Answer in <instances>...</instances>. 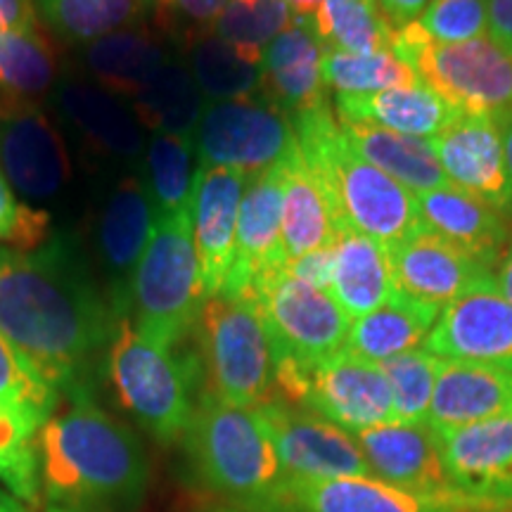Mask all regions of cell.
<instances>
[{
	"label": "cell",
	"mask_w": 512,
	"mask_h": 512,
	"mask_svg": "<svg viewBox=\"0 0 512 512\" xmlns=\"http://www.w3.org/2000/svg\"><path fill=\"white\" fill-rule=\"evenodd\" d=\"M496 285H498V290L503 292V297L512 304V242H510L508 254L503 256L501 271H498V275H496Z\"/></svg>",
	"instance_id": "f907efd6"
},
{
	"label": "cell",
	"mask_w": 512,
	"mask_h": 512,
	"mask_svg": "<svg viewBox=\"0 0 512 512\" xmlns=\"http://www.w3.org/2000/svg\"><path fill=\"white\" fill-rule=\"evenodd\" d=\"M294 19L285 0H228L211 31L233 46L264 55L268 43L290 29Z\"/></svg>",
	"instance_id": "ab89813d"
},
{
	"label": "cell",
	"mask_w": 512,
	"mask_h": 512,
	"mask_svg": "<svg viewBox=\"0 0 512 512\" xmlns=\"http://www.w3.org/2000/svg\"><path fill=\"white\" fill-rule=\"evenodd\" d=\"M498 126H501L503 136V147H505V164H508V176H510V188H512V112L505 114V117L496 119Z\"/></svg>",
	"instance_id": "816d5d0a"
},
{
	"label": "cell",
	"mask_w": 512,
	"mask_h": 512,
	"mask_svg": "<svg viewBox=\"0 0 512 512\" xmlns=\"http://www.w3.org/2000/svg\"><path fill=\"white\" fill-rule=\"evenodd\" d=\"M441 358L425 349H413L406 354L380 363L387 375L394 399L396 422H427V411L437 382Z\"/></svg>",
	"instance_id": "60d3db41"
},
{
	"label": "cell",
	"mask_w": 512,
	"mask_h": 512,
	"mask_svg": "<svg viewBox=\"0 0 512 512\" xmlns=\"http://www.w3.org/2000/svg\"><path fill=\"white\" fill-rule=\"evenodd\" d=\"M57 396L60 392L50 387L8 339L0 335V403L24 415L41 430L55 413Z\"/></svg>",
	"instance_id": "b9f144b4"
},
{
	"label": "cell",
	"mask_w": 512,
	"mask_h": 512,
	"mask_svg": "<svg viewBox=\"0 0 512 512\" xmlns=\"http://www.w3.org/2000/svg\"><path fill=\"white\" fill-rule=\"evenodd\" d=\"M430 0H377V5L382 8V15L394 24V27H403V24H411L422 15V10L427 8Z\"/></svg>",
	"instance_id": "681fc988"
},
{
	"label": "cell",
	"mask_w": 512,
	"mask_h": 512,
	"mask_svg": "<svg viewBox=\"0 0 512 512\" xmlns=\"http://www.w3.org/2000/svg\"><path fill=\"white\" fill-rule=\"evenodd\" d=\"M354 437L373 477L415 496L465 501L448 484L439 434L427 422H389L356 432Z\"/></svg>",
	"instance_id": "d6986e66"
},
{
	"label": "cell",
	"mask_w": 512,
	"mask_h": 512,
	"mask_svg": "<svg viewBox=\"0 0 512 512\" xmlns=\"http://www.w3.org/2000/svg\"><path fill=\"white\" fill-rule=\"evenodd\" d=\"M117 320L72 238L34 252L0 245V335L57 392L81 387Z\"/></svg>",
	"instance_id": "6da1fadb"
},
{
	"label": "cell",
	"mask_w": 512,
	"mask_h": 512,
	"mask_svg": "<svg viewBox=\"0 0 512 512\" xmlns=\"http://www.w3.org/2000/svg\"><path fill=\"white\" fill-rule=\"evenodd\" d=\"M183 441L202 484L235 510L261 512L283 482L273 441L254 408L230 406L202 389Z\"/></svg>",
	"instance_id": "277c9868"
},
{
	"label": "cell",
	"mask_w": 512,
	"mask_h": 512,
	"mask_svg": "<svg viewBox=\"0 0 512 512\" xmlns=\"http://www.w3.org/2000/svg\"><path fill=\"white\" fill-rule=\"evenodd\" d=\"M335 112L347 124H368L413 138H434L460 114L422 81L366 95H337Z\"/></svg>",
	"instance_id": "83f0119b"
},
{
	"label": "cell",
	"mask_w": 512,
	"mask_h": 512,
	"mask_svg": "<svg viewBox=\"0 0 512 512\" xmlns=\"http://www.w3.org/2000/svg\"><path fill=\"white\" fill-rule=\"evenodd\" d=\"M415 197H418L422 223L432 233L465 249L489 268L501 259L510 240V230L496 207L453 185L418 192Z\"/></svg>",
	"instance_id": "4316f807"
},
{
	"label": "cell",
	"mask_w": 512,
	"mask_h": 512,
	"mask_svg": "<svg viewBox=\"0 0 512 512\" xmlns=\"http://www.w3.org/2000/svg\"><path fill=\"white\" fill-rule=\"evenodd\" d=\"M323 55L325 46L313 31L311 19H294L292 27L273 38L264 50L261 98L290 119L323 107Z\"/></svg>",
	"instance_id": "cb8c5ba5"
},
{
	"label": "cell",
	"mask_w": 512,
	"mask_h": 512,
	"mask_svg": "<svg viewBox=\"0 0 512 512\" xmlns=\"http://www.w3.org/2000/svg\"><path fill=\"white\" fill-rule=\"evenodd\" d=\"M311 24L325 50L354 55L392 50L396 29L377 3L368 0H323Z\"/></svg>",
	"instance_id": "d590c367"
},
{
	"label": "cell",
	"mask_w": 512,
	"mask_h": 512,
	"mask_svg": "<svg viewBox=\"0 0 512 512\" xmlns=\"http://www.w3.org/2000/svg\"><path fill=\"white\" fill-rule=\"evenodd\" d=\"M204 304L200 261L192 238V214L157 216L131 285L133 325L164 347H178L195 328Z\"/></svg>",
	"instance_id": "52a82bcc"
},
{
	"label": "cell",
	"mask_w": 512,
	"mask_h": 512,
	"mask_svg": "<svg viewBox=\"0 0 512 512\" xmlns=\"http://www.w3.org/2000/svg\"><path fill=\"white\" fill-rule=\"evenodd\" d=\"M392 53L460 114L501 119L512 112V55L494 38L437 43L415 19L394 29Z\"/></svg>",
	"instance_id": "ba28073f"
},
{
	"label": "cell",
	"mask_w": 512,
	"mask_h": 512,
	"mask_svg": "<svg viewBox=\"0 0 512 512\" xmlns=\"http://www.w3.org/2000/svg\"><path fill=\"white\" fill-rule=\"evenodd\" d=\"M512 413V373L484 363L441 358L427 411L434 432H451Z\"/></svg>",
	"instance_id": "d4e9b609"
},
{
	"label": "cell",
	"mask_w": 512,
	"mask_h": 512,
	"mask_svg": "<svg viewBox=\"0 0 512 512\" xmlns=\"http://www.w3.org/2000/svg\"><path fill=\"white\" fill-rule=\"evenodd\" d=\"M259 306L271 337L273 358L316 366L347 347L351 318L328 290H320L285 271L268 266L247 290Z\"/></svg>",
	"instance_id": "30bf717a"
},
{
	"label": "cell",
	"mask_w": 512,
	"mask_h": 512,
	"mask_svg": "<svg viewBox=\"0 0 512 512\" xmlns=\"http://www.w3.org/2000/svg\"><path fill=\"white\" fill-rule=\"evenodd\" d=\"M418 24L437 43L482 38L489 29V0H430Z\"/></svg>",
	"instance_id": "7bdbcfd3"
},
{
	"label": "cell",
	"mask_w": 512,
	"mask_h": 512,
	"mask_svg": "<svg viewBox=\"0 0 512 512\" xmlns=\"http://www.w3.org/2000/svg\"><path fill=\"white\" fill-rule=\"evenodd\" d=\"M107 373L121 406L162 444H174L188 430L195 411L200 361L176 354V347L140 335L131 318L114 323Z\"/></svg>",
	"instance_id": "5b68a950"
},
{
	"label": "cell",
	"mask_w": 512,
	"mask_h": 512,
	"mask_svg": "<svg viewBox=\"0 0 512 512\" xmlns=\"http://www.w3.org/2000/svg\"><path fill=\"white\" fill-rule=\"evenodd\" d=\"M55 110L79 143L107 164H133L145 155V133L124 98L81 76H62Z\"/></svg>",
	"instance_id": "ac0fdd59"
},
{
	"label": "cell",
	"mask_w": 512,
	"mask_h": 512,
	"mask_svg": "<svg viewBox=\"0 0 512 512\" xmlns=\"http://www.w3.org/2000/svg\"><path fill=\"white\" fill-rule=\"evenodd\" d=\"M330 294L351 320L394 299L396 285L387 247L356 230H342L335 245Z\"/></svg>",
	"instance_id": "f546056e"
},
{
	"label": "cell",
	"mask_w": 512,
	"mask_h": 512,
	"mask_svg": "<svg viewBox=\"0 0 512 512\" xmlns=\"http://www.w3.org/2000/svg\"><path fill=\"white\" fill-rule=\"evenodd\" d=\"M425 351L512 373V304L498 290L494 275L441 309Z\"/></svg>",
	"instance_id": "9a60e30c"
},
{
	"label": "cell",
	"mask_w": 512,
	"mask_h": 512,
	"mask_svg": "<svg viewBox=\"0 0 512 512\" xmlns=\"http://www.w3.org/2000/svg\"><path fill=\"white\" fill-rule=\"evenodd\" d=\"M323 81L325 86L335 88L337 95H366L420 83L418 74L392 50L373 55L325 50Z\"/></svg>",
	"instance_id": "f35d334b"
},
{
	"label": "cell",
	"mask_w": 512,
	"mask_h": 512,
	"mask_svg": "<svg viewBox=\"0 0 512 512\" xmlns=\"http://www.w3.org/2000/svg\"><path fill=\"white\" fill-rule=\"evenodd\" d=\"M287 5H290V10L294 12L297 17H306L311 19L316 12L320 10V5H323V0H285Z\"/></svg>",
	"instance_id": "db71d44e"
},
{
	"label": "cell",
	"mask_w": 512,
	"mask_h": 512,
	"mask_svg": "<svg viewBox=\"0 0 512 512\" xmlns=\"http://www.w3.org/2000/svg\"><path fill=\"white\" fill-rule=\"evenodd\" d=\"M228 0H174L169 17H166L164 29L181 27L183 36L197 34V31H207L214 27Z\"/></svg>",
	"instance_id": "f6af8a7d"
},
{
	"label": "cell",
	"mask_w": 512,
	"mask_h": 512,
	"mask_svg": "<svg viewBox=\"0 0 512 512\" xmlns=\"http://www.w3.org/2000/svg\"><path fill=\"white\" fill-rule=\"evenodd\" d=\"M439 313V309L411 302L396 292V297L382 304L380 309L351 320L344 349L366 361L384 363L425 344Z\"/></svg>",
	"instance_id": "836d02e7"
},
{
	"label": "cell",
	"mask_w": 512,
	"mask_h": 512,
	"mask_svg": "<svg viewBox=\"0 0 512 512\" xmlns=\"http://www.w3.org/2000/svg\"><path fill=\"white\" fill-rule=\"evenodd\" d=\"M83 67L93 83L128 100L169 60L164 38L145 24L126 27L83 46Z\"/></svg>",
	"instance_id": "f1b7e54d"
},
{
	"label": "cell",
	"mask_w": 512,
	"mask_h": 512,
	"mask_svg": "<svg viewBox=\"0 0 512 512\" xmlns=\"http://www.w3.org/2000/svg\"><path fill=\"white\" fill-rule=\"evenodd\" d=\"M283 247V162L247 176L240 200L235 261L223 292L245 294L268 266L285 264Z\"/></svg>",
	"instance_id": "603a6c76"
},
{
	"label": "cell",
	"mask_w": 512,
	"mask_h": 512,
	"mask_svg": "<svg viewBox=\"0 0 512 512\" xmlns=\"http://www.w3.org/2000/svg\"><path fill=\"white\" fill-rule=\"evenodd\" d=\"M448 484L475 505L512 503V413L441 432Z\"/></svg>",
	"instance_id": "e0dca14e"
},
{
	"label": "cell",
	"mask_w": 512,
	"mask_h": 512,
	"mask_svg": "<svg viewBox=\"0 0 512 512\" xmlns=\"http://www.w3.org/2000/svg\"><path fill=\"white\" fill-rule=\"evenodd\" d=\"M472 505L415 496L377 477H283L261 512H467Z\"/></svg>",
	"instance_id": "44dd1931"
},
{
	"label": "cell",
	"mask_w": 512,
	"mask_h": 512,
	"mask_svg": "<svg viewBox=\"0 0 512 512\" xmlns=\"http://www.w3.org/2000/svg\"><path fill=\"white\" fill-rule=\"evenodd\" d=\"M275 389L280 399L335 422L351 434L396 422L392 387L380 363L366 361L349 349L337 351L316 366L278 361Z\"/></svg>",
	"instance_id": "9c48e42d"
},
{
	"label": "cell",
	"mask_w": 512,
	"mask_h": 512,
	"mask_svg": "<svg viewBox=\"0 0 512 512\" xmlns=\"http://www.w3.org/2000/svg\"><path fill=\"white\" fill-rule=\"evenodd\" d=\"M221 512H245V510H235V508H228V510H221Z\"/></svg>",
	"instance_id": "6f0895ef"
},
{
	"label": "cell",
	"mask_w": 512,
	"mask_h": 512,
	"mask_svg": "<svg viewBox=\"0 0 512 512\" xmlns=\"http://www.w3.org/2000/svg\"><path fill=\"white\" fill-rule=\"evenodd\" d=\"M387 254L396 292L439 311L470 287L491 278L489 266L427 226L389 245Z\"/></svg>",
	"instance_id": "2e32d148"
},
{
	"label": "cell",
	"mask_w": 512,
	"mask_h": 512,
	"mask_svg": "<svg viewBox=\"0 0 512 512\" xmlns=\"http://www.w3.org/2000/svg\"><path fill=\"white\" fill-rule=\"evenodd\" d=\"M192 330L209 394L238 408H259L275 399L271 337L252 294L207 297Z\"/></svg>",
	"instance_id": "8992f818"
},
{
	"label": "cell",
	"mask_w": 512,
	"mask_h": 512,
	"mask_svg": "<svg viewBox=\"0 0 512 512\" xmlns=\"http://www.w3.org/2000/svg\"><path fill=\"white\" fill-rule=\"evenodd\" d=\"M430 145L453 188L498 211L512 207L505 147L496 119L458 114L444 131L430 138Z\"/></svg>",
	"instance_id": "ffe728a7"
},
{
	"label": "cell",
	"mask_w": 512,
	"mask_h": 512,
	"mask_svg": "<svg viewBox=\"0 0 512 512\" xmlns=\"http://www.w3.org/2000/svg\"><path fill=\"white\" fill-rule=\"evenodd\" d=\"M38 430V470L53 512H112L143 496L147 460L128 427L74 387Z\"/></svg>",
	"instance_id": "7a4b0ae2"
},
{
	"label": "cell",
	"mask_w": 512,
	"mask_h": 512,
	"mask_svg": "<svg viewBox=\"0 0 512 512\" xmlns=\"http://www.w3.org/2000/svg\"><path fill=\"white\" fill-rule=\"evenodd\" d=\"M53 238V216L29 202H17L15 190L0 169V242L17 252H34Z\"/></svg>",
	"instance_id": "ee69618b"
},
{
	"label": "cell",
	"mask_w": 512,
	"mask_h": 512,
	"mask_svg": "<svg viewBox=\"0 0 512 512\" xmlns=\"http://www.w3.org/2000/svg\"><path fill=\"white\" fill-rule=\"evenodd\" d=\"M254 411L273 441L285 479L373 477L354 434L335 422L280 396Z\"/></svg>",
	"instance_id": "7c38bea8"
},
{
	"label": "cell",
	"mask_w": 512,
	"mask_h": 512,
	"mask_svg": "<svg viewBox=\"0 0 512 512\" xmlns=\"http://www.w3.org/2000/svg\"><path fill=\"white\" fill-rule=\"evenodd\" d=\"M138 124L150 133L192 138L204 114V95L188 64L171 55L155 74L126 100Z\"/></svg>",
	"instance_id": "1f68e13d"
},
{
	"label": "cell",
	"mask_w": 512,
	"mask_h": 512,
	"mask_svg": "<svg viewBox=\"0 0 512 512\" xmlns=\"http://www.w3.org/2000/svg\"><path fill=\"white\" fill-rule=\"evenodd\" d=\"M0 512H29V510H24L17 501H12L10 496H5L3 491H0Z\"/></svg>",
	"instance_id": "9f6ffc18"
},
{
	"label": "cell",
	"mask_w": 512,
	"mask_h": 512,
	"mask_svg": "<svg viewBox=\"0 0 512 512\" xmlns=\"http://www.w3.org/2000/svg\"><path fill=\"white\" fill-rule=\"evenodd\" d=\"M195 155L204 169H235L245 176L283 162L297 145L292 119L268 100L214 102L197 124Z\"/></svg>",
	"instance_id": "8fae6325"
},
{
	"label": "cell",
	"mask_w": 512,
	"mask_h": 512,
	"mask_svg": "<svg viewBox=\"0 0 512 512\" xmlns=\"http://www.w3.org/2000/svg\"><path fill=\"white\" fill-rule=\"evenodd\" d=\"M489 34L512 55V0H489Z\"/></svg>",
	"instance_id": "c3c4849f"
},
{
	"label": "cell",
	"mask_w": 512,
	"mask_h": 512,
	"mask_svg": "<svg viewBox=\"0 0 512 512\" xmlns=\"http://www.w3.org/2000/svg\"><path fill=\"white\" fill-rule=\"evenodd\" d=\"M195 140L152 133L145 145V188L157 216L190 211L195 192Z\"/></svg>",
	"instance_id": "8d00e7d4"
},
{
	"label": "cell",
	"mask_w": 512,
	"mask_h": 512,
	"mask_svg": "<svg viewBox=\"0 0 512 512\" xmlns=\"http://www.w3.org/2000/svg\"><path fill=\"white\" fill-rule=\"evenodd\" d=\"M38 15L69 43H88L112 31L143 24L140 0H36Z\"/></svg>",
	"instance_id": "74e56055"
},
{
	"label": "cell",
	"mask_w": 512,
	"mask_h": 512,
	"mask_svg": "<svg viewBox=\"0 0 512 512\" xmlns=\"http://www.w3.org/2000/svg\"><path fill=\"white\" fill-rule=\"evenodd\" d=\"M467 512H512V503H498V505H472Z\"/></svg>",
	"instance_id": "11a10c76"
},
{
	"label": "cell",
	"mask_w": 512,
	"mask_h": 512,
	"mask_svg": "<svg viewBox=\"0 0 512 512\" xmlns=\"http://www.w3.org/2000/svg\"><path fill=\"white\" fill-rule=\"evenodd\" d=\"M332 268H335V247H323L316 252H309L297 259L285 261V271L294 275V278L304 280L313 287L330 292L332 283Z\"/></svg>",
	"instance_id": "bcb514c9"
},
{
	"label": "cell",
	"mask_w": 512,
	"mask_h": 512,
	"mask_svg": "<svg viewBox=\"0 0 512 512\" xmlns=\"http://www.w3.org/2000/svg\"><path fill=\"white\" fill-rule=\"evenodd\" d=\"M38 27L34 0H0V31Z\"/></svg>",
	"instance_id": "7dc6e473"
},
{
	"label": "cell",
	"mask_w": 512,
	"mask_h": 512,
	"mask_svg": "<svg viewBox=\"0 0 512 512\" xmlns=\"http://www.w3.org/2000/svg\"><path fill=\"white\" fill-rule=\"evenodd\" d=\"M157 211L145 181L136 174H124L112 183L95 219V256L110 285V306L114 316L124 318L131 311V285L152 230Z\"/></svg>",
	"instance_id": "4fadbf2b"
},
{
	"label": "cell",
	"mask_w": 512,
	"mask_h": 512,
	"mask_svg": "<svg viewBox=\"0 0 512 512\" xmlns=\"http://www.w3.org/2000/svg\"><path fill=\"white\" fill-rule=\"evenodd\" d=\"M297 145L323 178L342 230L389 247L425 228L415 192L358 157L328 105L294 117Z\"/></svg>",
	"instance_id": "3957f363"
},
{
	"label": "cell",
	"mask_w": 512,
	"mask_h": 512,
	"mask_svg": "<svg viewBox=\"0 0 512 512\" xmlns=\"http://www.w3.org/2000/svg\"><path fill=\"white\" fill-rule=\"evenodd\" d=\"M342 233L335 204L323 178L302 155L299 145L283 159V247L297 259L323 247H335Z\"/></svg>",
	"instance_id": "484cf974"
},
{
	"label": "cell",
	"mask_w": 512,
	"mask_h": 512,
	"mask_svg": "<svg viewBox=\"0 0 512 512\" xmlns=\"http://www.w3.org/2000/svg\"><path fill=\"white\" fill-rule=\"evenodd\" d=\"M60 81L57 53L38 27L0 31V110L36 105Z\"/></svg>",
	"instance_id": "e575fe53"
},
{
	"label": "cell",
	"mask_w": 512,
	"mask_h": 512,
	"mask_svg": "<svg viewBox=\"0 0 512 512\" xmlns=\"http://www.w3.org/2000/svg\"><path fill=\"white\" fill-rule=\"evenodd\" d=\"M140 5H143L145 12H152L157 19L159 27H164L166 17H169V10L171 5H174V0H140Z\"/></svg>",
	"instance_id": "f5cc1de1"
},
{
	"label": "cell",
	"mask_w": 512,
	"mask_h": 512,
	"mask_svg": "<svg viewBox=\"0 0 512 512\" xmlns=\"http://www.w3.org/2000/svg\"><path fill=\"white\" fill-rule=\"evenodd\" d=\"M368 3H377V0H368Z\"/></svg>",
	"instance_id": "680465c9"
},
{
	"label": "cell",
	"mask_w": 512,
	"mask_h": 512,
	"mask_svg": "<svg viewBox=\"0 0 512 512\" xmlns=\"http://www.w3.org/2000/svg\"><path fill=\"white\" fill-rule=\"evenodd\" d=\"M0 169L24 200L50 202L72 181L62 131L38 105L0 110Z\"/></svg>",
	"instance_id": "5bb4252c"
},
{
	"label": "cell",
	"mask_w": 512,
	"mask_h": 512,
	"mask_svg": "<svg viewBox=\"0 0 512 512\" xmlns=\"http://www.w3.org/2000/svg\"><path fill=\"white\" fill-rule=\"evenodd\" d=\"M188 69L204 98L214 102L249 100L261 91L264 55L223 41L214 31L185 36Z\"/></svg>",
	"instance_id": "d6a6232c"
},
{
	"label": "cell",
	"mask_w": 512,
	"mask_h": 512,
	"mask_svg": "<svg viewBox=\"0 0 512 512\" xmlns=\"http://www.w3.org/2000/svg\"><path fill=\"white\" fill-rule=\"evenodd\" d=\"M245 181L247 176L235 169H197L190 214L204 299L223 292L233 268Z\"/></svg>",
	"instance_id": "7402d4cb"
},
{
	"label": "cell",
	"mask_w": 512,
	"mask_h": 512,
	"mask_svg": "<svg viewBox=\"0 0 512 512\" xmlns=\"http://www.w3.org/2000/svg\"><path fill=\"white\" fill-rule=\"evenodd\" d=\"M339 121V119H337ZM344 138L358 157H363L382 174L394 178L411 192H427L451 188L437 155H434L430 138L401 136V133L384 131L368 124H347L339 121Z\"/></svg>",
	"instance_id": "4dcf8cb0"
}]
</instances>
